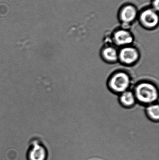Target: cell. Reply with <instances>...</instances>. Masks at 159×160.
<instances>
[{
  "mask_svg": "<svg viewBox=\"0 0 159 160\" xmlns=\"http://www.w3.org/2000/svg\"><path fill=\"white\" fill-rule=\"evenodd\" d=\"M137 11L136 8L132 5H127L121 8L119 12V18L123 23L128 24L136 18Z\"/></svg>",
  "mask_w": 159,
  "mask_h": 160,
  "instance_id": "5b68a950",
  "label": "cell"
},
{
  "mask_svg": "<svg viewBox=\"0 0 159 160\" xmlns=\"http://www.w3.org/2000/svg\"><path fill=\"white\" fill-rule=\"evenodd\" d=\"M135 99L134 94L129 90L122 93L119 98L120 102L126 107L132 106L135 103Z\"/></svg>",
  "mask_w": 159,
  "mask_h": 160,
  "instance_id": "9c48e42d",
  "label": "cell"
},
{
  "mask_svg": "<svg viewBox=\"0 0 159 160\" xmlns=\"http://www.w3.org/2000/svg\"><path fill=\"white\" fill-rule=\"evenodd\" d=\"M46 156V150L45 148L36 142L34 143L29 153L30 160H45Z\"/></svg>",
  "mask_w": 159,
  "mask_h": 160,
  "instance_id": "52a82bcc",
  "label": "cell"
},
{
  "mask_svg": "<svg viewBox=\"0 0 159 160\" xmlns=\"http://www.w3.org/2000/svg\"><path fill=\"white\" fill-rule=\"evenodd\" d=\"M134 95L135 98L141 103L150 104L157 99L158 92L155 85L148 82H143L136 86Z\"/></svg>",
  "mask_w": 159,
  "mask_h": 160,
  "instance_id": "6da1fadb",
  "label": "cell"
},
{
  "mask_svg": "<svg viewBox=\"0 0 159 160\" xmlns=\"http://www.w3.org/2000/svg\"><path fill=\"white\" fill-rule=\"evenodd\" d=\"M139 54L136 48L126 47L118 52V59L121 62L127 65L132 64L139 59Z\"/></svg>",
  "mask_w": 159,
  "mask_h": 160,
  "instance_id": "277c9868",
  "label": "cell"
},
{
  "mask_svg": "<svg viewBox=\"0 0 159 160\" xmlns=\"http://www.w3.org/2000/svg\"><path fill=\"white\" fill-rule=\"evenodd\" d=\"M152 5H153V9L156 11L159 10V0H153Z\"/></svg>",
  "mask_w": 159,
  "mask_h": 160,
  "instance_id": "8fae6325",
  "label": "cell"
},
{
  "mask_svg": "<svg viewBox=\"0 0 159 160\" xmlns=\"http://www.w3.org/2000/svg\"><path fill=\"white\" fill-rule=\"evenodd\" d=\"M113 38L115 43L118 46H126L133 41L131 34L125 30H118L115 32Z\"/></svg>",
  "mask_w": 159,
  "mask_h": 160,
  "instance_id": "8992f818",
  "label": "cell"
},
{
  "mask_svg": "<svg viewBox=\"0 0 159 160\" xmlns=\"http://www.w3.org/2000/svg\"><path fill=\"white\" fill-rule=\"evenodd\" d=\"M130 82V78L128 74L125 72H119L111 77L109 85L114 92L123 93L128 90Z\"/></svg>",
  "mask_w": 159,
  "mask_h": 160,
  "instance_id": "7a4b0ae2",
  "label": "cell"
},
{
  "mask_svg": "<svg viewBox=\"0 0 159 160\" xmlns=\"http://www.w3.org/2000/svg\"><path fill=\"white\" fill-rule=\"evenodd\" d=\"M140 21L145 28L153 29L158 24V15L153 8L146 9L140 14Z\"/></svg>",
  "mask_w": 159,
  "mask_h": 160,
  "instance_id": "3957f363",
  "label": "cell"
},
{
  "mask_svg": "<svg viewBox=\"0 0 159 160\" xmlns=\"http://www.w3.org/2000/svg\"><path fill=\"white\" fill-rule=\"evenodd\" d=\"M104 59L110 62H115L118 59V52L115 48L108 47L104 48L102 52Z\"/></svg>",
  "mask_w": 159,
  "mask_h": 160,
  "instance_id": "ba28073f",
  "label": "cell"
},
{
  "mask_svg": "<svg viewBox=\"0 0 159 160\" xmlns=\"http://www.w3.org/2000/svg\"><path fill=\"white\" fill-rule=\"evenodd\" d=\"M147 113L148 117L153 120H158L159 118V105L151 104L147 108Z\"/></svg>",
  "mask_w": 159,
  "mask_h": 160,
  "instance_id": "30bf717a",
  "label": "cell"
}]
</instances>
